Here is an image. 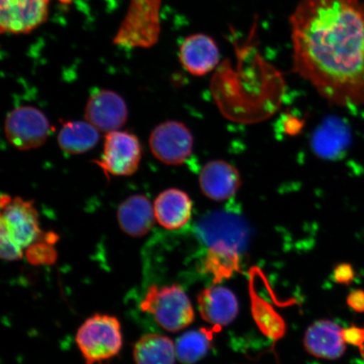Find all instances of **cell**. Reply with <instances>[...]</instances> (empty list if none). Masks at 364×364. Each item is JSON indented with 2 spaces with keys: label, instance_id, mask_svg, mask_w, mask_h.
I'll use <instances>...</instances> for the list:
<instances>
[{
  "label": "cell",
  "instance_id": "cell-11",
  "mask_svg": "<svg viewBox=\"0 0 364 364\" xmlns=\"http://www.w3.org/2000/svg\"><path fill=\"white\" fill-rule=\"evenodd\" d=\"M182 66L189 74L203 76L212 72L220 60V53L215 41L205 34L188 36L179 53Z\"/></svg>",
  "mask_w": 364,
  "mask_h": 364
},
{
  "label": "cell",
  "instance_id": "cell-6",
  "mask_svg": "<svg viewBox=\"0 0 364 364\" xmlns=\"http://www.w3.org/2000/svg\"><path fill=\"white\" fill-rule=\"evenodd\" d=\"M196 230L198 238L208 248L226 247L241 253L248 242L247 223L230 213L215 212L205 216L198 222Z\"/></svg>",
  "mask_w": 364,
  "mask_h": 364
},
{
  "label": "cell",
  "instance_id": "cell-13",
  "mask_svg": "<svg viewBox=\"0 0 364 364\" xmlns=\"http://www.w3.org/2000/svg\"><path fill=\"white\" fill-rule=\"evenodd\" d=\"M344 329L329 320L318 321L307 329L304 345L312 356L329 359L339 358L346 350Z\"/></svg>",
  "mask_w": 364,
  "mask_h": 364
},
{
  "label": "cell",
  "instance_id": "cell-19",
  "mask_svg": "<svg viewBox=\"0 0 364 364\" xmlns=\"http://www.w3.org/2000/svg\"><path fill=\"white\" fill-rule=\"evenodd\" d=\"M218 327L213 329L191 331L186 332L177 340L176 344V358L184 364H194L201 360L211 348L213 334Z\"/></svg>",
  "mask_w": 364,
  "mask_h": 364
},
{
  "label": "cell",
  "instance_id": "cell-23",
  "mask_svg": "<svg viewBox=\"0 0 364 364\" xmlns=\"http://www.w3.org/2000/svg\"><path fill=\"white\" fill-rule=\"evenodd\" d=\"M27 260L33 265H52L57 260V253L53 247V244L41 236L38 240L27 248Z\"/></svg>",
  "mask_w": 364,
  "mask_h": 364
},
{
  "label": "cell",
  "instance_id": "cell-1",
  "mask_svg": "<svg viewBox=\"0 0 364 364\" xmlns=\"http://www.w3.org/2000/svg\"><path fill=\"white\" fill-rule=\"evenodd\" d=\"M289 22L296 74L335 106H364L361 0H301Z\"/></svg>",
  "mask_w": 364,
  "mask_h": 364
},
{
  "label": "cell",
  "instance_id": "cell-17",
  "mask_svg": "<svg viewBox=\"0 0 364 364\" xmlns=\"http://www.w3.org/2000/svg\"><path fill=\"white\" fill-rule=\"evenodd\" d=\"M100 131L87 121H72L63 124L58 135L59 147L68 154H80L97 146Z\"/></svg>",
  "mask_w": 364,
  "mask_h": 364
},
{
  "label": "cell",
  "instance_id": "cell-21",
  "mask_svg": "<svg viewBox=\"0 0 364 364\" xmlns=\"http://www.w3.org/2000/svg\"><path fill=\"white\" fill-rule=\"evenodd\" d=\"M240 254L234 250L208 248L203 270L213 277V283H220L240 270Z\"/></svg>",
  "mask_w": 364,
  "mask_h": 364
},
{
  "label": "cell",
  "instance_id": "cell-26",
  "mask_svg": "<svg viewBox=\"0 0 364 364\" xmlns=\"http://www.w3.org/2000/svg\"><path fill=\"white\" fill-rule=\"evenodd\" d=\"M348 304L353 311L364 312V292L362 290H355L349 294Z\"/></svg>",
  "mask_w": 364,
  "mask_h": 364
},
{
  "label": "cell",
  "instance_id": "cell-9",
  "mask_svg": "<svg viewBox=\"0 0 364 364\" xmlns=\"http://www.w3.org/2000/svg\"><path fill=\"white\" fill-rule=\"evenodd\" d=\"M49 0H0L1 33H29L47 19Z\"/></svg>",
  "mask_w": 364,
  "mask_h": 364
},
{
  "label": "cell",
  "instance_id": "cell-25",
  "mask_svg": "<svg viewBox=\"0 0 364 364\" xmlns=\"http://www.w3.org/2000/svg\"><path fill=\"white\" fill-rule=\"evenodd\" d=\"M354 273L351 266L343 264L336 267L335 279L340 284H349L353 279Z\"/></svg>",
  "mask_w": 364,
  "mask_h": 364
},
{
  "label": "cell",
  "instance_id": "cell-18",
  "mask_svg": "<svg viewBox=\"0 0 364 364\" xmlns=\"http://www.w3.org/2000/svg\"><path fill=\"white\" fill-rule=\"evenodd\" d=\"M133 356L135 364H175L176 347L167 336L146 334L136 341Z\"/></svg>",
  "mask_w": 364,
  "mask_h": 364
},
{
  "label": "cell",
  "instance_id": "cell-12",
  "mask_svg": "<svg viewBox=\"0 0 364 364\" xmlns=\"http://www.w3.org/2000/svg\"><path fill=\"white\" fill-rule=\"evenodd\" d=\"M241 183L242 181L238 170L224 161L207 163L199 176V185L203 193L217 202L233 197L238 192Z\"/></svg>",
  "mask_w": 364,
  "mask_h": 364
},
{
  "label": "cell",
  "instance_id": "cell-7",
  "mask_svg": "<svg viewBox=\"0 0 364 364\" xmlns=\"http://www.w3.org/2000/svg\"><path fill=\"white\" fill-rule=\"evenodd\" d=\"M51 125L43 112L33 107H20L8 114L4 132L14 147L20 150L38 149L43 145Z\"/></svg>",
  "mask_w": 364,
  "mask_h": 364
},
{
  "label": "cell",
  "instance_id": "cell-4",
  "mask_svg": "<svg viewBox=\"0 0 364 364\" xmlns=\"http://www.w3.org/2000/svg\"><path fill=\"white\" fill-rule=\"evenodd\" d=\"M42 235L34 203L19 197L11 198L2 196L0 238L11 240L24 250Z\"/></svg>",
  "mask_w": 364,
  "mask_h": 364
},
{
  "label": "cell",
  "instance_id": "cell-5",
  "mask_svg": "<svg viewBox=\"0 0 364 364\" xmlns=\"http://www.w3.org/2000/svg\"><path fill=\"white\" fill-rule=\"evenodd\" d=\"M142 148L136 136L127 131H114L105 138L101 158L95 164L107 176H129L138 171Z\"/></svg>",
  "mask_w": 364,
  "mask_h": 364
},
{
  "label": "cell",
  "instance_id": "cell-15",
  "mask_svg": "<svg viewBox=\"0 0 364 364\" xmlns=\"http://www.w3.org/2000/svg\"><path fill=\"white\" fill-rule=\"evenodd\" d=\"M154 209L159 225L176 230L188 225L192 218L193 202L183 191L171 188L159 194Z\"/></svg>",
  "mask_w": 364,
  "mask_h": 364
},
{
  "label": "cell",
  "instance_id": "cell-2",
  "mask_svg": "<svg viewBox=\"0 0 364 364\" xmlns=\"http://www.w3.org/2000/svg\"><path fill=\"white\" fill-rule=\"evenodd\" d=\"M140 308L150 314L159 326L170 332L186 328L194 320V311L188 295L177 284L159 288L151 285Z\"/></svg>",
  "mask_w": 364,
  "mask_h": 364
},
{
  "label": "cell",
  "instance_id": "cell-14",
  "mask_svg": "<svg viewBox=\"0 0 364 364\" xmlns=\"http://www.w3.org/2000/svg\"><path fill=\"white\" fill-rule=\"evenodd\" d=\"M198 303L203 320L218 328L230 324L238 315L237 298L225 287L215 286L203 290Z\"/></svg>",
  "mask_w": 364,
  "mask_h": 364
},
{
  "label": "cell",
  "instance_id": "cell-3",
  "mask_svg": "<svg viewBox=\"0 0 364 364\" xmlns=\"http://www.w3.org/2000/svg\"><path fill=\"white\" fill-rule=\"evenodd\" d=\"M76 343L86 364H97L117 356L122 347L119 321L114 316L95 314L77 331Z\"/></svg>",
  "mask_w": 364,
  "mask_h": 364
},
{
  "label": "cell",
  "instance_id": "cell-10",
  "mask_svg": "<svg viewBox=\"0 0 364 364\" xmlns=\"http://www.w3.org/2000/svg\"><path fill=\"white\" fill-rule=\"evenodd\" d=\"M85 117L95 129L108 134L124 126L129 112L120 95L112 90H102L90 95Z\"/></svg>",
  "mask_w": 364,
  "mask_h": 364
},
{
  "label": "cell",
  "instance_id": "cell-24",
  "mask_svg": "<svg viewBox=\"0 0 364 364\" xmlns=\"http://www.w3.org/2000/svg\"><path fill=\"white\" fill-rule=\"evenodd\" d=\"M344 338L347 344L358 348L359 351L364 354V328L352 326L344 329Z\"/></svg>",
  "mask_w": 364,
  "mask_h": 364
},
{
  "label": "cell",
  "instance_id": "cell-8",
  "mask_svg": "<svg viewBox=\"0 0 364 364\" xmlns=\"http://www.w3.org/2000/svg\"><path fill=\"white\" fill-rule=\"evenodd\" d=\"M194 139L182 122L167 121L158 125L149 136V147L159 161L169 166L182 165L192 154Z\"/></svg>",
  "mask_w": 364,
  "mask_h": 364
},
{
  "label": "cell",
  "instance_id": "cell-16",
  "mask_svg": "<svg viewBox=\"0 0 364 364\" xmlns=\"http://www.w3.org/2000/svg\"><path fill=\"white\" fill-rule=\"evenodd\" d=\"M154 220V206L144 195L131 196L118 208V225L131 237L139 238L146 235L152 230Z\"/></svg>",
  "mask_w": 364,
  "mask_h": 364
},
{
  "label": "cell",
  "instance_id": "cell-22",
  "mask_svg": "<svg viewBox=\"0 0 364 364\" xmlns=\"http://www.w3.org/2000/svg\"><path fill=\"white\" fill-rule=\"evenodd\" d=\"M252 313L264 334L276 340L284 336L285 328L283 318L277 315L269 304L257 294H252Z\"/></svg>",
  "mask_w": 364,
  "mask_h": 364
},
{
  "label": "cell",
  "instance_id": "cell-20",
  "mask_svg": "<svg viewBox=\"0 0 364 364\" xmlns=\"http://www.w3.org/2000/svg\"><path fill=\"white\" fill-rule=\"evenodd\" d=\"M346 131L339 122L326 121L318 127L311 139V146L318 156L331 159L343 151L346 145Z\"/></svg>",
  "mask_w": 364,
  "mask_h": 364
}]
</instances>
